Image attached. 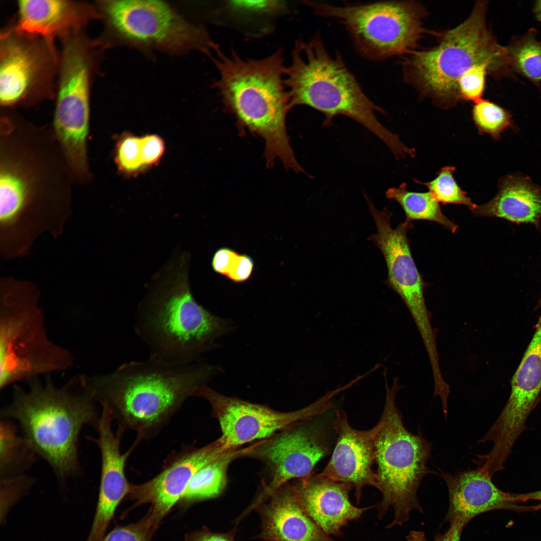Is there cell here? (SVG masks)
Wrapping results in <instances>:
<instances>
[{"mask_svg": "<svg viewBox=\"0 0 541 541\" xmlns=\"http://www.w3.org/2000/svg\"><path fill=\"white\" fill-rule=\"evenodd\" d=\"M506 48L509 64L530 80L541 82V43L533 32L513 41Z\"/></svg>", "mask_w": 541, "mask_h": 541, "instance_id": "cell-29", "label": "cell"}, {"mask_svg": "<svg viewBox=\"0 0 541 541\" xmlns=\"http://www.w3.org/2000/svg\"><path fill=\"white\" fill-rule=\"evenodd\" d=\"M498 191L489 201L471 210L476 217H495L519 224H531L541 231V187L520 173L498 181Z\"/></svg>", "mask_w": 541, "mask_h": 541, "instance_id": "cell-25", "label": "cell"}, {"mask_svg": "<svg viewBox=\"0 0 541 541\" xmlns=\"http://www.w3.org/2000/svg\"><path fill=\"white\" fill-rule=\"evenodd\" d=\"M509 399L486 433L500 449L511 450L525 428L526 420L541 391V317L533 337L511 380Z\"/></svg>", "mask_w": 541, "mask_h": 541, "instance_id": "cell-19", "label": "cell"}, {"mask_svg": "<svg viewBox=\"0 0 541 541\" xmlns=\"http://www.w3.org/2000/svg\"><path fill=\"white\" fill-rule=\"evenodd\" d=\"M71 170L52 128L16 110L0 117V254L28 255L37 239L57 238L72 213Z\"/></svg>", "mask_w": 541, "mask_h": 541, "instance_id": "cell-1", "label": "cell"}, {"mask_svg": "<svg viewBox=\"0 0 541 541\" xmlns=\"http://www.w3.org/2000/svg\"><path fill=\"white\" fill-rule=\"evenodd\" d=\"M455 170V167L453 166H445L437 171L436 177L430 181L424 182L415 178L413 180L418 184L427 187L429 192L439 203L443 205H463L471 210L476 204L456 181L453 176Z\"/></svg>", "mask_w": 541, "mask_h": 541, "instance_id": "cell-31", "label": "cell"}, {"mask_svg": "<svg viewBox=\"0 0 541 541\" xmlns=\"http://www.w3.org/2000/svg\"><path fill=\"white\" fill-rule=\"evenodd\" d=\"M238 253L228 247H222L215 252L212 259V267L215 272L226 276Z\"/></svg>", "mask_w": 541, "mask_h": 541, "instance_id": "cell-38", "label": "cell"}, {"mask_svg": "<svg viewBox=\"0 0 541 541\" xmlns=\"http://www.w3.org/2000/svg\"><path fill=\"white\" fill-rule=\"evenodd\" d=\"M113 420L108 416L100 420L96 431L98 438H88L96 443L101 454V474L98 500L92 526L86 541H102L115 511L126 497L130 485L125 473L127 461L137 445L133 443L122 453L120 446L124 432L114 433Z\"/></svg>", "mask_w": 541, "mask_h": 541, "instance_id": "cell-21", "label": "cell"}, {"mask_svg": "<svg viewBox=\"0 0 541 541\" xmlns=\"http://www.w3.org/2000/svg\"><path fill=\"white\" fill-rule=\"evenodd\" d=\"M206 54L218 72L212 87L220 93L226 108L236 120L241 134L246 130L264 142L266 166L272 168L281 159L287 170L299 172L302 166L295 157L286 127L290 107L285 86L283 51L277 50L261 59H243L234 50L229 55L212 42Z\"/></svg>", "mask_w": 541, "mask_h": 541, "instance_id": "cell-4", "label": "cell"}, {"mask_svg": "<svg viewBox=\"0 0 541 541\" xmlns=\"http://www.w3.org/2000/svg\"><path fill=\"white\" fill-rule=\"evenodd\" d=\"M220 370L199 361L171 364L149 357L88 377V384L97 403L109 410L118 428L135 432L139 444L155 437L195 389Z\"/></svg>", "mask_w": 541, "mask_h": 541, "instance_id": "cell-2", "label": "cell"}, {"mask_svg": "<svg viewBox=\"0 0 541 541\" xmlns=\"http://www.w3.org/2000/svg\"><path fill=\"white\" fill-rule=\"evenodd\" d=\"M250 448L249 445L230 450L202 466L192 477L179 502L188 505L219 496L226 486L229 464L239 457L246 456Z\"/></svg>", "mask_w": 541, "mask_h": 541, "instance_id": "cell-26", "label": "cell"}, {"mask_svg": "<svg viewBox=\"0 0 541 541\" xmlns=\"http://www.w3.org/2000/svg\"><path fill=\"white\" fill-rule=\"evenodd\" d=\"M387 373L383 372L385 400L375 439V462L378 489L382 495L377 506L378 517L382 518L392 507L394 519L388 526L391 527L407 522L414 509L423 512L417 494L422 479L432 472L427 466L432 445L420 430L414 434L404 426L395 401L401 387L397 377L389 385Z\"/></svg>", "mask_w": 541, "mask_h": 541, "instance_id": "cell-9", "label": "cell"}, {"mask_svg": "<svg viewBox=\"0 0 541 541\" xmlns=\"http://www.w3.org/2000/svg\"><path fill=\"white\" fill-rule=\"evenodd\" d=\"M35 482L34 479L23 475L16 478L1 480V498L6 510L27 493Z\"/></svg>", "mask_w": 541, "mask_h": 541, "instance_id": "cell-36", "label": "cell"}, {"mask_svg": "<svg viewBox=\"0 0 541 541\" xmlns=\"http://www.w3.org/2000/svg\"><path fill=\"white\" fill-rule=\"evenodd\" d=\"M235 529L225 533L214 532L207 528L193 532L186 537L185 541H236Z\"/></svg>", "mask_w": 541, "mask_h": 541, "instance_id": "cell-39", "label": "cell"}, {"mask_svg": "<svg viewBox=\"0 0 541 541\" xmlns=\"http://www.w3.org/2000/svg\"><path fill=\"white\" fill-rule=\"evenodd\" d=\"M0 424V478L10 479L23 475L38 456L26 438L18 433L10 419L2 418Z\"/></svg>", "mask_w": 541, "mask_h": 541, "instance_id": "cell-27", "label": "cell"}, {"mask_svg": "<svg viewBox=\"0 0 541 541\" xmlns=\"http://www.w3.org/2000/svg\"><path fill=\"white\" fill-rule=\"evenodd\" d=\"M233 449L227 448L218 438L201 447L184 445L169 454L160 472L139 484L130 483L127 499L134 506L150 503V524L156 530L161 520L178 502L193 475L202 466Z\"/></svg>", "mask_w": 541, "mask_h": 541, "instance_id": "cell-17", "label": "cell"}, {"mask_svg": "<svg viewBox=\"0 0 541 541\" xmlns=\"http://www.w3.org/2000/svg\"><path fill=\"white\" fill-rule=\"evenodd\" d=\"M407 541H426L425 533L422 531L411 530L406 536Z\"/></svg>", "mask_w": 541, "mask_h": 541, "instance_id": "cell-41", "label": "cell"}, {"mask_svg": "<svg viewBox=\"0 0 541 541\" xmlns=\"http://www.w3.org/2000/svg\"><path fill=\"white\" fill-rule=\"evenodd\" d=\"M522 496L524 502L528 500H536L539 501L541 505V490L527 493H522Z\"/></svg>", "mask_w": 541, "mask_h": 541, "instance_id": "cell-42", "label": "cell"}, {"mask_svg": "<svg viewBox=\"0 0 541 541\" xmlns=\"http://www.w3.org/2000/svg\"><path fill=\"white\" fill-rule=\"evenodd\" d=\"M370 213L374 218L377 232L368 238L374 242L382 252L388 271L386 285L402 299L419 332L426 352L437 349V330L431 322V314L428 310L424 292L429 284L424 281L412 256L408 231L413 228L412 222L404 221L393 228V213L386 207L377 209L365 195Z\"/></svg>", "mask_w": 541, "mask_h": 541, "instance_id": "cell-15", "label": "cell"}, {"mask_svg": "<svg viewBox=\"0 0 541 541\" xmlns=\"http://www.w3.org/2000/svg\"><path fill=\"white\" fill-rule=\"evenodd\" d=\"M234 327L232 321L196 302L186 270L180 267L139 305L134 329L148 347L149 357L186 364L198 361L202 354L216 348L215 340Z\"/></svg>", "mask_w": 541, "mask_h": 541, "instance_id": "cell-6", "label": "cell"}, {"mask_svg": "<svg viewBox=\"0 0 541 541\" xmlns=\"http://www.w3.org/2000/svg\"><path fill=\"white\" fill-rule=\"evenodd\" d=\"M471 115L479 134H488L494 141L499 140L505 130L514 129L510 112L488 100L482 99L474 103Z\"/></svg>", "mask_w": 541, "mask_h": 541, "instance_id": "cell-30", "label": "cell"}, {"mask_svg": "<svg viewBox=\"0 0 541 541\" xmlns=\"http://www.w3.org/2000/svg\"><path fill=\"white\" fill-rule=\"evenodd\" d=\"M292 484L303 509L329 535H340L345 526L372 507L354 506L349 499L351 485L319 474L312 473Z\"/></svg>", "mask_w": 541, "mask_h": 541, "instance_id": "cell-23", "label": "cell"}, {"mask_svg": "<svg viewBox=\"0 0 541 541\" xmlns=\"http://www.w3.org/2000/svg\"><path fill=\"white\" fill-rule=\"evenodd\" d=\"M227 5L233 12L248 15H274L286 8L282 1H231Z\"/></svg>", "mask_w": 541, "mask_h": 541, "instance_id": "cell-35", "label": "cell"}, {"mask_svg": "<svg viewBox=\"0 0 541 541\" xmlns=\"http://www.w3.org/2000/svg\"><path fill=\"white\" fill-rule=\"evenodd\" d=\"M534 12L537 18L541 21V1L536 2L534 6Z\"/></svg>", "mask_w": 541, "mask_h": 541, "instance_id": "cell-43", "label": "cell"}, {"mask_svg": "<svg viewBox=\"0 0 541 541\" xmlns=\"http://www.w3.org/2000/svg\"><path fill=\"white\" fill-rule=\"evenodd\" d=\"M61 49L52 129L74 174L90 170L88 142L90 96L105 49L85 30L60 39Z\"/></svg>", "mask_w": 541, "mask_h": 541, "instance_id": "cell-10", "label": "cell"}, {"mask_svg": "<svg viewBox=\"0 0 541 541\" xmlns=\"http://www.w3.org/2000/svg\"><path fill=\"white\" fill-rule=\"evenodd\" d=\"M27 382L28 390L15 384L11 402L1 409V418L17 421L38 456L51 466L60 483L81 473L78 457L81 431L96 428L100 415L88 384L77 375L64 385L54 384L50 374Z\"/></svg>", "mask_w": 541, "mask_h": 541, "instance_id": "cell-3", "label": "cell"}, {"mask_svg": "<svg viewBox=\"0 0 541 541\" xmlns=\"http://www.w3.org/2000/svg\"><path fill=\"white\" fill-rule=\"evenodd\" d=\"M318 16L337 19L343 25L360 55L376 62L409 54L424 32L425 15L412 1L345 3L335 5L304 1Z\"/></svg>", "mask_w": 541, "mask_h": 541, "instance_id": "cell-12", "label": "cell"}, {"mask_svg": "<svg viewBox=\"0 0 541 541\" xmlns=\"http://www.w3.org/2000/svg\"><path fill=\"white\" fill-rule=\"evenodd\" d=\"M99 20L94 3L69 0H21L10 23L17 31L55 43L70 33L85 30Z\"/></svg>", "mask_w": 541, "mask_h": 541, "instance_id": "cell-22", "label": "cell"}, {"mask_svg": "<svg viewBox=\"0 0 541 541\" xmlns=\"http://www.w3.org/2000/svg\"><path fill=\"white\" fill-rule=\"evenodd\" d=\"M305 420L252 445L246 456L262 461L269 475L258 499L289 483L312 473L330 448L320 429Z\"/></svg>", "mask_w": 541, "mask_h": 541, "instance_id": "cell-16", "label": "cell"}, {"mask_svg": "<svg viewBox=\"0 0 541 541\" xmlns=\"http://www.w3.org/2000/svg\"><path fill=\"white\" fill-rule=\"evenodd\" d=\"M462 523L453 521L450 523L449 527L444 533H437L434 537V541H460L463 528Z\"/></svg>", "mask_w": 541, "mask_h": 541, "instance_id": "cell-40", "label": "cell"}, {"mask_svg": "<svg viewBox=\"0 0 541 541\" xmlns=\"http://www.w3.org/2000/svg\"><path fill=\"white\" fill-rule=\"evenodd\" d=\"M284 82L291 109L304 105L319 111L325 116L324 127L332 125L338 115L348 117L373 133L392 153L403 148L399 136L377 118L376 113L385 114L384 110L366 95L341 55L328 51L320 33L310 40L296 41Z\"/></svg>", "mask_w": 541, "mask_h": 541, "instance_id": "cell-5", "label": "cell"}, {"mask_svg": "<svg viewBox=\"0 0 541 541\" xmlns=\"http://www.w3.org/2000/svg\"><path fill=\"white\" fill-rule=\"evenodd\" d=\"M39 301L32 282L1 278V390L73 365L72 353L49 338Z\"/></svg>", "mask_w": 541, "mask_h": 541, "instance_id": "cell-8", "label": "cell"}, {"mask_svg": "<svg viewBox=\"0 0 541 541\" xmlns=\"http://www.w3.org/2000/svg\"><path fill=\"white\" fill-rule=\"evenodd\" d=\"M341 392L339 388L328 391L310 405L287 412L224 395L207 385L197 387L192 396L209 402L212 416L220 426L219 439L227 448L235 449L268 438L292 425L326 413L333 407V399Z\"/></svg>", "mask_w": 541, "mask_h": 541, "instance_id": "cell-14", "label": "cell"}, {"mask_svg": "<svg viewBox=\"0 0 541 541\" xmlns=\"http://www.w3.org/2000/svg\"><path fill=\"white\" fill-rule=\"evenodd\" d=\"M252 508L260 515L258 537L264 541H334L303 509L292 484L273 491Z\"/></svg>", "mask_w": 541, "mask_h": 541, "instance_id": "cell-24", "label": "cell"}, {"mask_svg": "<svg viewBox=\"0 0 541 541\" xmlns=\"http://www.w3.org/2000/svg\"><path fill=\"white\" fill-rule=\"evenodd\" d=\"M114 161L119 171L127 175H136L147 169L142 136L121 135L116 143Z\"/></svg>", "mask_w": 541, "mask_h": 541, "instance_id": "cell-32", "label": "cell"}, {"mask_svg": "<svg viewBox=\"0 0 541 541\" xmlns=\"http://www.w3.org/2000/svg\"><path fill=\"white\" fill-rule=\"evenodd\" d=\"M60 61L55 44L16 30L0 32L1 109L30 107L55 100Z\"/></svg>", "mask_w": 541, "mask_h": 541, "instance_id": "cell-13", "label": "cell"}, {"mask_svg": "<svg viewBox=\"0 0 541 541\" xmlns=\"http://www.w3.org/2000/svg\"><path fill=\"white\" fill-rule=\"evenodd\" d=\"M386 197L398 202L402 208L406 216L405 221L412 222L415 220L435 222L455 233L458 226L446 217L442 212L439 203L430 192L411 191L407 189L405 182L398 187L387 189Z\"/></svg>", "mask_w": 541, "mask_h": 541, "instance_id": "cell-28", "label": "cell"}, {"mask_svg": "<svg viewBox=\"0 0 541 541\" xmlns=\"http://www.w3.org/2000/svg\"></svg>", "mask_w": 541, "mask_h": 541, "instance_id": "cell-44", "label": "cell"}, {"mask_svg": "<svg viewBox=\"0 0 541 541\" xmlns=\"http://www.w3.org/2000/svg\"><path fill=\"white\" fill-rule=\"evenodd\" d=\"M103 31L97 38L105 49L135 48L149 54L157 50L180 55L210 51L204 28L189 22L168 3L153 0H99L94 2Z\"/></svg>", "mask_w": 541, "mask_h": 541, "instance_id": "cell-11", "label": "cell"}, {"mask_svg": "<svg viewBox=\"0 0 541 541\" xmlns=\"http://www.w3.org/2000/svg\"><path fill=\"white\" fill-rule=\"evenodd\" d=\"M155 531L147 514L135 523L115 528L102 541H150Z\"/></svg>", "mask_w": 541, "mask_h": 541, "instance_id": "cell-34", "label": "cell"}, {"mask_svg": "<svg viewBox=\"0 0 541 541\" xmlns=\"http://www.w3.org/2000/svg\"><path fill=\"white\" fill-rule=\"evenodd\" d=\"M333 425L337 434L336 443L329 461L319 474L351 485L359 503L365 486L378 488L372 467L376 460L375 439L381 423L379 421L369 430H357L350 425L344 410H336Z\"/></svg>", "mask_w": 541, "mask_h": 541, "instance_id": "cell-18", "label": "cell"}, {"mask_svg": "<svg viewBox=\"0 0 541 541\" xmlns=\"http://www.w3.org/2000/svg\"><path fill=\"white\" fill-rule=\"evenodd\" d=\"M253 266V261L251 257L238 254L226 277L235 283L243 282L250 277Z\"/></svg>", "mask_w": 541, "mask_h": 541, "instance_id": "cell-37", "label": "cell"}, {"mask_svg": "<svg viewBox=\"0 0 541 541\" xmlns=\"http://www.w3.org/2000/svg\"><path fill=\"white\" fill-rule=\"evenodd\" d=\"M449 495V507L444 522H459L465 526L478 515L494 510H511L518 512L541 509L540 504L520 505L522 494L506 492L483 474L478 467L453 474L440 470Z\"/></svg>", "mask_w": 541, "mask_h": 541, "instance_id": "cell-20", "label": "cell"}, {"mask_svg": "<svg viewBox=\"0 0 541 541\" xmlns=\"http://www.w3.org/2000/svg\"><path fill=\"white\" fill-rule=\"evenodd\" d=\"M486 8L485 2H478L464 21L441 36L437 46L412 51L402 62L405 80L441 108H452L460 100L458 82L473 66L489 63L498 75L509 64L506 48L487 27Z\"/></svg>", "mask_w": 541, "mask_h": 541, "instance_id": "cell-7", "label": "cell"}, {"mask_svg": "<svg viewBox=\"0 0 541 541\" xmlns=\"http://www.w3.org/2000/svg\"><path fill=\"white\" fill-rule=\"evenodd\" d=\"M489 74L494 75L492 66L487 63L475 65L466 72L457 83L460 100L474 103L482 99Z\"/></svg>", "mask_w": 541, "mask_h": 541, "instance_id": "cell-33", "label": "cell"}]
</instances>
